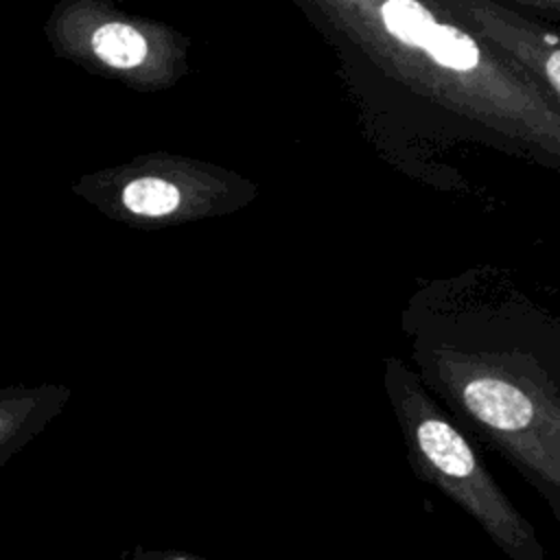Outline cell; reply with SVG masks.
Listing matches in <instances>:
<instances>
[{
    "instance_id": "obj_1",
    "label": "cell",
    "mask_w": 560,
    "mask_h": 560,
    "mask_svg": "<svg viewBox=\"0 0 560 560\" xmlns=\"http://www.w3.org/2000/svg\"><path fill=\"white\" fill-rule=\"evenodd\" d=\"M346 57L411 72L560 175V101L442 0H291Z\"/></svg>"
},
{
    "instance_id": "obj_2",
    "label": "cell",
    "mask_w": 560,
    "mask_h": 560,
    "mask_svg": "<svg viewBox=\"0 0 560 560\" xmlns=\"http://www.w3.org/2000/svg\"><path fill=\"white\" fill-rule=\"evenodd\" d=\"M477 368L459 387L466 413L551 510L560 503V311L514 293L499 354Z\"/></svg>"
},
{
    "instance_id": "obj_3",
    "label": "cell",
    "mask_w": 560,
    "mask_h": 560,
    "mask_svg": "<svg viewBox=\"0 0 560 560\" xmlns=\"http://www.w3.org/2000/svg\"><path fill=\"white\" fill-rule=\"evenodd\" d=\"M50 39L96 59L109 70L136 72L175 52L177 33L114 0H59L46 22Z\"/></svg>"
},
{
    "instance_id": "obj_4",
    "label": "cell",
    "mask_w": 560,
    "mask_h": 560,
    "mask_svg": "<svg viewBox=\"0 0 560 560\" xmlns=\"http://www.w3.org/2000/svg\"><path fill=\"white\" fill-rule=\"evenodd\" d=\"M560 101V24L505 0H442Z\"/></svg>"
},
{
    "instance_id": "obj_5",
    "label": "cell",
    "mask_w": 560,
    "mask_h": 560,
    "mask_svg": "<svg viewBox=\"0 0 560 560\" xmlns=\"http://www.w3.org/2000/svg\"><path fill=\"white\" fill-rule=\"evenodd\" d=\"M127 210L144 217H162L177 208L179 190L162 177H138L122 188Z\"/></svg>"
},
{
    "instance_id": "obj_6",
    "label": "cell",
    "mask_w": 560,
    "mask_h": 560,
    "mask_svg": "<svg viewBox=\"0 0 560 560\" xmlns=\"http://www.w3.org/2000/svg\"><path fill=\"white\" fill-rule=\"evenodd\" d=\"M514 7H521L525 11H532V13H538L547 20H553L560 24V0H505Z\"/></svg>"
},
{
    "instance_id": "obj_7",
    "label": "cell",
    "mask_w": 560,
    "mask_h": 560,
    "mask_svg": "<svg viewBox=\"0 0 560 560\" xmlns=\"http://www.w3.org/2000/svg\"><path fill=\"white\" fill-rule=\"evenodd\" d=\"M549 512L553 514V518H556V523H558V527H560V503H556Z\"/></svg>"
}]
</instances>
